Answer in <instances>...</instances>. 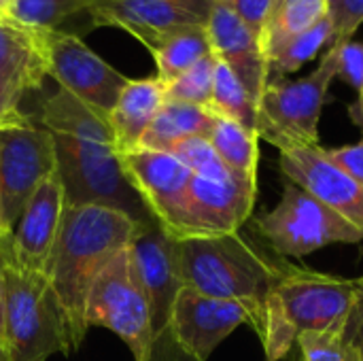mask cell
I'll use <instances>...</instances> for the list:
<instances>
[{
  "label": "cell",
  "instance_id": "d4e9b609",
  "mask_svg": "<svg viewBox=\"0 0 363 361\" xmlns=\"http://www.w3.org/2000/svg\"><path fill=\"white\" fill-rule=\"evenodd\" d=\"M330 13V0H285L281 2L268 21L264 32V51L270 57L291 38L313 28Z\"/></svg>",
  "mask_w": 363,
  "mask_h": 361
},
{
  "label": "cell",
  "instance_id": "44dd1931",
  "mask_svg": "<svg viewBox=\"0 0 363 361\" xmlns=\"http://www.w3.org/2000/svg\"><path fill=\"white\" fill-rule=\"evenodd\" d=\"M36 123L49 130L51 134L113 145V130L108 123V115L89 106L87 102L79 100L77 96H72L62 87H57L53 96L43 100Z\"/></svg>",
  "mask_w": 363,
  "mask_h": 361
},
{
  "label": "cell",
  "instance_id": "1f68e13d",
  "mask_svg": "<svg viewBox=\"0 0 363 361\" xmlns=\"http://www.w3.org/2000/svg\"><path fill=\"white\" fill-rule=\"evenodd\" d=\"M330 17L334 21V36L330 45L351 40L363 23V0H330Z\"/></svg>",
  "mask_w": 363,
  "mask_h": 361
},
{
  "label": "cell",
  "instance_id": "ac0fdd59",
  "mask_svg": "<svg viewBox=\"0 0 363 361\" xmlns=\"http://www.w3.org/2000/svg\"><path fill=\"white\" fill-rule=\"evenodd\" d=\"M119 157L128 179L138 189L153 217L168 228L181 209L194 172L168 151L136 147Z\"/></svg>",
  "mask_w": 363,
  "mask_h": 361
},
{
  "label": "cell",
  "instance_id": "5b68a950",
  "mask_svg": "<svg viewBox=\"0 0 363 361\" xmlns=\"http://www.w3.org/2000/svg\"><path fill=\"white\" fill-rule=\"evenodd\" d=\"M336 74L338 47L332 45L311 74L296 81L270 79L257 104V136L281 153L319 145V119Z\"/></svg>",
  "mask_w": 363,
  "mask_h": 361
},
{
  "label": "cell",
  "instance_id": "277c9868",
  "mask_svg": "<svg viewBox=\"0 0 363 361\" xmlns=\"http://www.w3.org/2000/svg\"><path fill=\"white\" fill-rule=\"evenodd\" d=\"M66 206H104L145 223L155 219L113 145L51 134Z\"/></svg>",
  "mask_w": 363,
  "mask_h": 361
},
{
  "label": "cell",
  "instance_id": "7a4b0ae2",
  "mask_svg": "<svg viewBox=\"0 0 363 361\" xmlns=\"http://www.w3.org/2000/svg\"><path fill=\"white\" fill-rule=\"evenodd\" d=\"M183 285L219 300L247 304L264 332V311L272 291L281 255L264 249L240 232L223 236L183 238L179 245Z\"/></svg>",
  "mask_w": 363,
  "mask_h": 361
},
{
  "label": "cell",
  "instance_id": "ba28073f",
  "mask_svg": "<svg viewBox=\"0 0 363 361\" xmlns=\"http://www.w3.org/2000/svg\"><path fill=\"white\" fill-rule=\"evenodd\" d=\"M298 338L306 332L347 330L359 304L357 279H340L300 268L285 257L270 291Z\"/></svg>",
  "mask_w": 363,
  "mask_h": 361
},
{
  "label": "cell",
  "instance_id": "484cf974",
  "mask_svg": "<svg viewBox=\"0 0 363 361\" xmlns=\"http://www.w3.org/2000/svg\"><path fill=\"white\" fill-rule=\"evenodd\" d=\"M208 109L215 115L228 117L257 134V102L247 91V87L238 81V77L219 60L215 68L213 100Z\"/></svg>",
  "mask_w": 363,
  "mask_h": 361
},
{
  "label": "cell",
  "instance_id": "cb8c5ba5",
  "mask_svg": "<svg viewBox=\"0 0 363 361\" xmlns=\"http://www.w3.org/2000/svg\"><path fill=\"white\" fill-rule=\"evenodd\" d=\"M211 53L213 49L206 28H185L172 32L151 49V55L157 64V79L164 85Z\"/></svg>",
  "mask_w": 363,
  "mask_h": 361
},
{
  "label": "cell",
  "instance_id": "30bf717a",
  "mask_svg": "<svg viewBox=\"0 0 363 361\" xmlns=\"http://www.w3.org/2000/svg\"><path fill=\"white\" fill-rule=\"evenodd\" d=\"M257 183L230 177L223 181L194 174L181 209L166 228L174 238L223 236L238 232L251 217Z\"/></svg>",
  "mask_w": 363,
  "mask_h": 361
},
{
  "label": "cell",
  "instance_id": "8fae6325",
  "mask_svg": "<svg viewBox=\"0 0 363 361\" xmlns=\"http://www.w3.org/2000/svg\"><path fill=\"white\" fill-rule=\"evenodd\" d=\"M181 240L174 238L157 219L138 223L132 240H130V255L140 277V283L149 298L151 309V328H153V353L160 347L172 343L170 338V315L181 291L183 277H181V255H179ZM174 345V343H172ZM153 357V355H151Z\"/></svg>",
  "mask_w": 363,
  "mask_h": 361
},
{
  "label": "cell",
  "instance_id": "f546056e",
  "mask_svg": "<svg viewBox=\"0 0 363 361\" xmlns=\"http://www.w3.org/2000/svg\"><path fill=\"white\" fill-rule=\"evenodd\" d=\"M298 345L304 361H362L357 347L347 338V330L306 332Z\"/></svg>",
  "mask_w": 363,
  "mask_h": 361
},
{
  "label": "cell",
  "instance_id": "4316f807",
  "mask_svg": "<svg viewBox=\"0 0 363 361\" xmlns=\"http://www.w3.org/2000/svg\"><path fill=\"white\" fill-rule=\"evenodd\" d=\"M332 36H334V21L328 13L321 21H317L313 28H308L306 32H302L296 38H291L289 43H285L270 57V77L272 74L283 77V74L300 70L323 47H330Z\"/></svg>",
  "mask_w": 363,
  "mask_h": 361
},
{
  "label": "cell",
  "instance_id": "d6986e66",
  "mask_svg": "<svg viewBox=\"0 0 363 361\" xmlns=\"http://www.w3.org/2000/svg\"><path fill=\"white\" fill-rule=\"evenodd\" d=\"M47 72L45 30L19 23L9 13L0 15V87L17 102L38 89Z\"/></svg>",
  "mask_w": 363,
  "mask_h": 361
},
{
  "label": "cell",
  "instance_id": "2e32d148",
  "mask_svg": "<svg viewBox=\"0 0 363 361\" xmlns=\"http://www.w3.org/2000/svg\"><path fill=\"white\" fill-rule=\"evenodd\" d=\"M279 166L291 183L363 232V185L334 166L323 147L315 145L283 151Z\"/></svg>",
  "mask_w": 363,
  "mask_h": 361
},
{
  "label": "cell",
  "instance_id": "6da1fadb",
  "mask_svg": "<svg viewBox=\"0 0 363 361\" xmlns=\"http://www.w3.org/2000/svg\"><path fill=\"white\" fill-rule=\"evenodd\" d=\"M136 228L134 219L113 209L66 206L45 274L60 300L74 349L87 334L85 306L98 274L130 247Z\"/></svg>",
  "mask_w": 363,
  "mask_h": 361
},
{
  "label": "cell",
  "instance_id": "f1b7e54d",
  "mask_svg": "<svg viewBox=\"0 0 363 361\" xmlns=\"http://www.w3.org/2000/svg\"><path fill=\"white\" fill-rule=\"evenodd\" d=\"M217 57L215 53L202 57L189 70L179 74L174 81L166 83V100L187 102L196 106H211L213 100V83H215Z\"/></svg>",
  "mask_w": 363,
  "mask_h": 361
},
{
  "label": "cell",
  "instance_id": "ffe728a7",
  "mask_svg": "<svg viewBox=\"0 0 363 361\" xmlns=\"http://www.w3.org/2000/svg\"><path fill=\"white\" fill-rule=\"evenodd\" d=\"M166 102V85L157 79H130L108 113L115 151L128 153L140 147L143 136Z\"/></svg>",
  "mask_w": 363,
  "mask_h": 361
},
{
  "label": "cell",
  "instance_id": "d6a6232c",
  "mask_svg": "<svg viewBox=\"0 0 363 361\" xmlns=\"http://www.w3.org/2000/svg\"><path fill=\"white\" fill-rule=\"evenodd\" d=\"M332 47V45H330ZM338 47V74L345 83L355 87L357 91L363 89V43L347 40Z\"/></svg>",
  "mask_w": 363,
  "mask_h": 361
},
{
  "label": "cell",
  "instance_id": "9a60e30c",
  "mask_svg": "<svg viewBox=\"0 0 363 361\" xmlns=\"http://www.w3.org/2000/svg\"><path fill=\"white\" fill-rule=\"evenodd\" d=\"M66 196L57 170L51 172L32 194L15 228L4 238L6 257L21 270L47 272V264L62 230Z\"/></svg>",
  "mask_w": 363,
  "mask_h": 361
},
{
  "label": "cell",
  "instance_id": "74e56055",
  "mask_svg": "<svg viewBox=\"0 0 363 361\" xmlns=\"http://www.w3.org/2000/svg\"><path fill=\"white\" fill-rule=\"evenodd\" d=\"M0 361H11V355H9V351H6V347L0 343Z\"/></svg>",
  "mask_w": 363,
  "mask_h": 361
},
{
  "label": "cell",
  "instance_id": "b9f144b4",
  "mask_svg": "<svg viewBox=\"0 0 363 361\" xmlns=\"http://www.w3.org/2000/svg\"><path fill=\"white\" fill-rule=\"evenodd\" d=\"M357 285H359V302H363V277L357 279Z\"/></svg>",
  "mask_w": 363,
  "mask_h": 361
},
{
  "label": "cell",
  "instance_id": "4dcf8cb0",
  "mask_svg": "<svg viewBox=\"0 0 363 361\" xmlns=\"http://www.w3.org/2000/svg\"><path fill=\"white\" fill-rule=\"evenodd\" d=\"M168 153L177 155V157H179L194 174H198V177L217 179V181L236 177V174H232V172L225 168V164L219 160V155H217V151L213 149V145L208 143V138H202V136L185 138V140L177 143L174 147H170Z\"/></svg>",
  "mask_w": 363,
  "mask_h": 361
},
{
  "label": "cell",
  "instance_id": "4fadbf2b",
  "mask_svg": "<svg viewBox=\"0 0 363 361\" xmlns=\"http://www.w3.org/2000/svg\"><path fill=\"white\" fill-rule=\"evenodd\" d=\"M242 323L257 328L255 315L247 304L181 287L170 315V338L185 357L208 361L213 351Z\"/></svg>",
  "mask_w": 363,
  "mask_h": 361
},
{
  "label": "cell",
  "instance_id": "5bb4252c",
  "mask_svg": "<svg viewBox=\"0 0 363 361\" xmlns=\"http://www.w3.org/2000/svg\"><path fill=\"white\" fill-rule=\"evenodd\" d=\"M213 0H96L87 13L96 28L130 32L149 51L168 34L185 28H206Z\"/></svg>",
  "mask_w": 363,
  "mask_h": 361
},
{
  "label": "cell",
  "instance_id": "52a82bcc",
  "mask_svg": "<svg viewBox=\"0 0 363 361\" xmlns=\"http://www.w3.org/2000/svg\"><path fill=\"white\" fill-rule=\"evenodd\" d=\"M255 228L281 257H304L328 245L363 240L362 230L291 181L285 185L279 204L255 217Z\"/></svg>",
  "mask_w": 363,
  "mask_h": 361
},
{
  "label": "cell",
  "instance_id": "836d02e7",
  "mask_svg": "<svg viewBox=\"0 0 363 361\" xmlns=\"http://www.w3.org/2000/svg\"><path fill=\"white\" fill-rule=\"evenodd\" d=\"M328 160L338 166L342 172H347L351 179L363 185V138L355 145H345L336 149H323Z\"/></svg>",
  "mask_w": 363,
  "mask_h": 361
},
{
  "label": "cell",
  "instance_id": "8d00e7d4",
  "mask_svg": "<svg viewBox=\"0 0 363 361\" xmlns=\"http://www.w3.org/2000/svg\"><path fill=\"white\" fill-rule=\"evenodd\" d=\"M0 343L4 345V240L0 243Z\"/></svg>",
  "mask_w": 363,
  "mask_h": 361
},
{
  "label": "cell",
  "instance_id": "7c38bea8",
  "mask_svg": "<svg viewBox=\"0 0 363 361\" xmlns=\"http://www.w3.org/2000/svg\"><path fill=\"white\" fill-rule=\"evenodd\" d=\"M45 47L49 77L62 89L108 115L130 79L96 55L74 34L45 30Z\"/></svg>",
  "mask_w": 363,
  "mask_h": 361
},
{
  "label": "cell",
  "instance_id": "60d3db41",
  "mask_svg": "<svg viewBox=\"0 0 363 361\" xmlns=\"http://www.w3.org/2000/svg\"><path fill=\"white\" fill-rule=\"evenodd\" d=\"M9 236V232L4 230V223H2V217H0V243Z\"/></svg>",
  "mask_w": 363,
  "mask_h": 361
},
{
  "label": "cell",
  "instance_id": "603a6c76",
  "mask_svg": "<svg viewBox=\"0 0 363 361\" xmlns=\"http://www.w3.org/2000/svg\"><path fill=\"white\" fill-rule=\"evenodd\" d=\"M208 143L217 151L225 168L247 181L257 183V162H259V136L221 115H215L213 128L208 132Z\"/></svg>",
  "mask_w": 363,
  "mask_h": 361
},
{
  "label": "cell",
  "instance_id": "d590c367",
  "mask_svg": "<svg viewBox=\"0 0 363 361\" xmlns=\"http://www.w3.org/2000/svg\"><path fill=\"white\" fill-rule=\"evenodd\" d=\"M347 338L357 347L359 357L363 361V302L357 304L355 313L351 315V319L347 323Z\"/></svg>",
  "mask_w": 363,
  "mask_h": 361
},
{
  "label": "cell",
  "instance_id": "e575fe53",
  "mask_svg": "<svg viewBox=\"0 0 363 361\" xmlns=\"http://www.w3.org/2000/svg\"><path fill=\"white\" fill-rule=\"evenodd\" d=\"M26 119H28V115L21 113L19 102L0 87V128L17 126V123H23Z\"/></svg>",
  "mask_w": 363,
  "mask_h": 361
},
{
  "label": "cell",
  "instance_id": "e0dca14e",
  "mask_svg": "<svg viewBox=\"0 0 363 361\" xmlns=\"http://www.w3.org/2000/svg\"><path fill=\"white\" fill-rule=\"evenodd\" d=\"M206 32L215 57L238 77V81L259 104V98L270 83V64L262 38L234 13L225 0H213Z\"/></svg>",
  "mask_w": 363,
  "mask_h": 361
},
{
  "label": "cell",
  "instance_id": "83f0119b",
  "mask_svg": "<svg viewBox=\"0 0 363 361\" xmlns=\"http://www.w3.org/2000/svg\"><path fill=\"white\" fill-rule=\"evenodd\" d=\"M94 2L96 0H13L9 15L30 28L57 30L66 17L87 11Z\"/></svg>",
  "mask_w": 363,
  "mask_h": 361
},
{
  "label": "cell",
  "instance_id": "8992f818",
  "mask_svg": "<svg viewBox=\"0 0 363 361\" xmlns=\"http://www.w3.org/2000/svg\"><path fill=\"white\" fill-rule=\"evenodd\" d=\"M85 323L87 330L106 328L117 334L132 351L134 361H151V309L130 249L117 253L98 274L87 298Z\"/></svg>",
  "mask_w": 363,
  "mask_h": 361
},
{
  "label": "cell",
  "instance_id": "3957f363",
  "mask_svg": "<svg viewBox=\"0 0 363 361\" xmlns=\"http://www.w3.org/2000/svg\"><path fill=\"white\" fill-rule=\"evenodd\" d=\"M4 347L11 361H45L72 353V340L60 300L40 272L17 268L4 245Z\"/></svg>",
  "mask_w": 363,
  "mask_h": 361
},
{
  "label": "cell",
  "instance_id": "9c48e42d",
  "mask_svg": "<svg viewBox=\"0 0 363 361\" xmlns=\"http://www.w3.org/2000/svg\"><path fill=\"white\" fill-rule=\"evenodd\" d=\"M57 170L55 143L34 119L0 128V217L11 234L36 187Z\"/></svg>",
  "mask_w": 363,
  "mask_h": 361
},
{
  "label": "cell",
  "instance_id": "ab89813d",
  "mask_svg": "<svg viewBox=\"0 0 363 361\" xmlns=\"http://www.w3.org/2000/svg\"><path fill=\"white\" fill-rule=\"evenodd\" d=\"M11 2H13V0H0V15H2V13H9Z\"/></svg>",
  "mask_w": 363,
  "mask_h": 361
},
{
  "label": "cell",
  "instance_id": "7402d4cb",
  "mask_svg": "<svg viewBox=\"0 0 363 361\" xmlns=\"http://www.w3.org/2000/svg\"><path fill=\"white\" fill-rule=\"evenodd\" d=\"M213 119L215 113L206 106L166 100L160 113L155 115L153 123L149 126L147 134L143 136L140 147L168 151L170 147H174L185 138H194V136L208 138Z\"/></svg>",
  "mask_w": 363,
  "mask_h": 361
},
{
  "label": "cell",
  "instance_id": "f35d334b",
  "mask_svg": "<svg viewBox=\"0 0 363 361\" xmlns=\"http://www.w3.org/2000/svg\"><path fill=\"white\" fill-rule=\"evenodd\" d=\"M357 113H359V119L363 121V89L359 91V100H357Z\"/></svg>",
  "mask_w": 363,
  "mask_h": 361
}]
</instances>
